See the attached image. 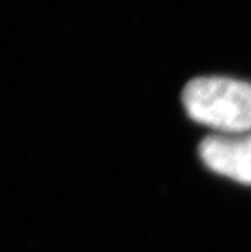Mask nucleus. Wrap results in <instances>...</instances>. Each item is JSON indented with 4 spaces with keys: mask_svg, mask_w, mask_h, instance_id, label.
<instances>
[{
    "mask_svg": "<svg viewBox=\"0 0 251 252\" xmlns=\"http://www.w3.org/2000/svg\"><path fill=\"white\" fill-rule=\"evenodd\" d=\"M188 115L224 133L251 130V85L229 77H197L181 94Z\"/></svg>",
    "mask_w": 251,
    "mask_h": 252,
    "instance_id": "f257e3e1",
    "label": "nucleus"
},
{
    "mask_svg": "<svg viewBox=\"0 0 251 252\" xmlns=\"http://www.w3.org/2000/svg\"><path fill=\"white\" fill-rule=\"evenodd\" d=\"M198 153L201 162L215 174L251 186V133L208 136Z\"/></svg>",
    "mask_w": 251,
    "mask_h": 252,
    "instance_id": "f03ea898",
    "label": "nucleus"
}]
</instances>
